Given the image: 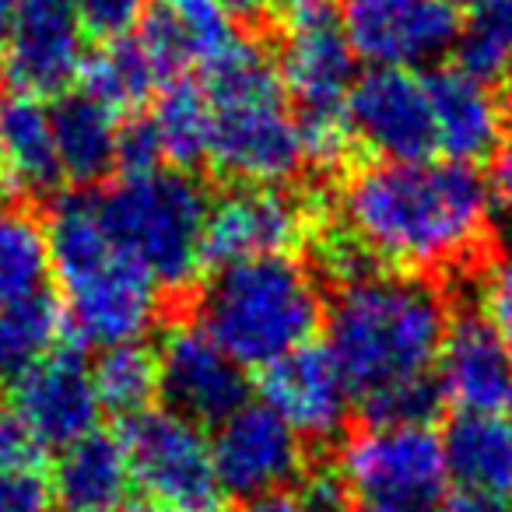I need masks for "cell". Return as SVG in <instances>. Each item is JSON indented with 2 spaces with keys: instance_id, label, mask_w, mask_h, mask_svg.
Returning <instances> with one entry per match:
<instances>
[{
  "instance_id": "cell-33",
  "label": "cell",
  "mask_w": 512,
  "mask_h": 512,
  "mask_svg": "<svg viewBox=\"0 0 512 512\" xmlns=\"http://www.w3.org/2000/svg\"><path fill=\"white\" fill-rule=\"evenodd\" d=\"M67 4L78 15L85 36L106 43V39L130 36L144 22L151 0H67Z\"/></svg>"
},
{
  "instance_id": "cell-28",
  "label": "cell",
  "mask_w": 512,
  "mask_h": 512,
  "mask_svg": "<svg viewBox=\"0 0 512 512\" xmlns=\"http://www.w3.org/2000/svg\"><path fill=\"white\" fill-rule=\"evenodd\" d=\"M64 327V306L46 292L0 306V386H11L43 362L57 348Z\"/></svg>"
},
{
  "instance_id": "cell-7",
  "label": "cell",
  "mask_w": 512,
  "mask_h": 512,
  "mask_svg": "<svg viewBox=\"0 0 512 512\" xmlns=\"http://www.w3.org/2000/svg\"><path fill=\"white\" fill-rule=\"evenodd\" d=\"M355 60L334 0H288L281 11L278 74L299 116L306 162L316 169H337L355 144L348 127Z\"/></svg>"
},
{
  "instance_id": "cell-1",
  "label": "cell",
  "mask_w": 512,
  "mask_h": 512,
  "mask_svg": "<svg viewBox=\"0 0 512 512\" xmlns=\"http://www.w3.org/2000/svg\"><path fill=\"white\" fill-rule=\"evenodd\" d=\"M337 225L376 267L428 278L481 260L495 225V193L467 162L376 158L344 179Z\"/></svg>"
},
{
  "instance_id": "cell-39",
  "label": "cell",
  "mask_w": 512,
  "mask_h": 512,
  "mask_svg": "<svg viewBox=\"0 0 512 512\" xmlns=\"http://www.w3.org/2000/svg\"><path fill=\"white\" fill-rule=\"evenodd\" d=\"M11 0H0V81H4V39H8V22H11Z\"/></svg>"
},
{
  "instance_id": "cell-26",
  "label": "cell",
  "mask_w": 512,
  "mask_h": 512,
  "mask_svg": "<svg viewBox=\"0 0 512 512\" xmlns=\"http://www.w3.org/2000/svg\"><path fill=\"white\" fill-rule=\"evenodd\" d=\"M50 235L25 200L0 193V306L46 292Z\"/></svg>"
},
{
  "instance_id": "cell-12",
  "label": "cell",
  "mask_w": 512,
  "mask_h": 512,
  "mask_svg": "<svg viewBox=\"0 0 512 512\" xmlns=\"http://www.w3.org/2000/svg\"><path fill=\"white\" fill-rule=\"evenodd\" d=\"M348 127L355 144L379 162H421L435 158V116L425 74L400 67H372L348 95Z\"/></svg>"
},
{
  "instance_id": "cell-9",
  "label": "cell",
  "mask_w": 512,
  "mask_h": 512,
  "mask_svg": "<svg viewBox=\"0 0 512 512\" xmlns=\"http://www.w3.org/2000/svg\"><path fill=\"white\" fill-rule=\"evenodd\" d=\"M120 442L130 481L148 498L179 512H221L225 488L218 481L211 439L200 432L197 421L172 407H148L134 418H123Z\"/></svg>"
},
{
  "instance_id": "cell-14",
  "label": "cell",
  "mask_w": 512,
  "mask_h": 512,
  "mask_svg": "<svg viewBox=\"0 0 512 512\" xmlns=\"http://www.w3.org/2000/svg\"><path fill=\"white\" fill-rule=\"evenodd\" d=\"M158 393L197 425H218L246 404V372L200 323H176L158 344Z\"/></svg>"
},
{
  "instance_id": "cell-32",
  "label": "cell",
  "mask_w": 512,
  "mask_h": 512,
  "mask_svg": "<svg viewBox=\"0 0 512 512\" xmlns=\"http://www.w3.org/2000/svg\"><path fill=\"white\" fill-rule=\"evenodd\" d=\"M53 481L43 456L0 463V512H53Z\"/></svg>"
},
{
  "instance_id": "cell-25",
  "label": "cell",
  "mask_w": 512,
  "mask_h": 512,
  "mask_svg": "<svg viewBox=\"0 0 512 512\" xmlns=\"http://www.w3.org/2000/svg\"><path fill=\"white\" fill-rule=\"evenodd\" d=\"M78 81L81 92L113 109L116 116L141 113V106L155 95V88L165 85L162 71H158L148 46L141 43V36L106 39L99 50L85 53Z\"/></svg>"
},
{
  "instance_id": "cell-18",
  "label": "cell",
  "mask_w": 512,
  "mask_h": 512,
  "mask_svg": "<svg viewBox=\"0 0 512 512\" xmlns=\"http://www.w3.org/2000/svg\"><path fill=\"white\" fill-rule=\"evenodd\" d=\"M439 400L460 414H502L512 418V348L481 313L449 320L439 362Z\"/></svg>"
},
{
  "instance_id": "cell-34",
  "label": "cell",
  "mask_w": 512,
  "mask_h": 512,
  "mask_svg": "<svg viewBox=\"0 0 512 512\" xmlns=\"http://www.w3.org/2000/svg\"><path fill=\"white\" fill-rule=\"evenodd\" d=\"M162 162V141H158L151 116H127L120 123V134H116V172L120 176H141V172L162 169Z\"/></svg>"
},
{
  "instance_id": "cell-24",
  "label": "cell",
  "mask_w": 512,
  "mask_h": 512,
  "mask_svg": "<svg viewBox=\"0 0 512 512\" xmlns=\"http://www.w3.org/2000/svg\"><path fill=\"white\" fill-rule=\"evenodd\" d=\"M60 176L71 186H95L116 169V113L92 95H60L50 106Z\"/></svg>"
},
{
  "instance_id": "cell-29",
  "label": "cell",
  "mask_w": 512,
  "mask_h": 512,
  "mask_svg": "<svg viewBox=\"0 0 512 512\" xmlns=\"http://www.w3.org/2000/svg\"><path fill=\"white\" fill-rule=\"evenodd\" d=\"M92 379L102 411L134 418V414L148 411L151 400L158 397V355L141 341L102 348V355L92 365Z\"/></svg>"
},
{
  "instance_id": "cell-35",
  "label": "cell",
  "mask_w": 512,
  "mask_h": 512,
  "mask_svg": "<svg viewBox=\"0 0 512 512\" xmlns=\"http://www.w3.org/2000/svg\"><path fill=\"white\" fill-rule=\"evenodd\" d=\"M477 299H481V316L512 348V253L484 264V274L477 281Z\"/></svg>"
},
{
  "instance_id": "cell-20",
  "label": "cell",
  "mask_w": 512,
  "mask_h": 512,
  "mask_svg": "<svg viewBox=\"0 0 512 512\" xmlns=\"http://www.w3.org/2000/svg\"><path fill=\"white\" fill-rule=\"evenodd\" d=\"M239 39L235 18L221 0H151L141 22V43L155 57L162 78L204 71Z\"/></svg>"
},
{
  "instance_id": "cell-27",
  "label": "cell",
  "mask_w": 512,
  "mask_h": 512,
  "mask_svg": "<svg viewBox=\"0 0 512 512\" xmlns=\"http://www.w3.org/2000/svg\"><path fill=\"white\" fill-rule=\"evenodd\" d=\"M151 123L162 141V155L172 169H186L207 162L211 155V102L200 81L169 78L151 109Z\"/></svg>"
},
{
  "instance_id": "cell-19",
  "label": "cell",
  "mask_w": 512,
  "mask_h": 512,
  "mask_svg": "<svg viewBox=\"0 0 512 512\" xmlns=\"http://www.w3.org/2000/svg\"><path fill=\"white\" fill-rule=\"evenodd\" d=\"M425 88L442 158L477 165L481 158L495 155L498 144L505 141V123H509L495 85L474 78L463 67H432L425 74Z\"/></svg>"
},
{
  "instance_id": "cell-2",
  "label": "cell",
  "mask_w": 512,
  "mask_h": 512,
  "mask_svg": "<svg viewBox=\"0 0 512 512\" xmlns=\"http://www.w3.org/2000/svg\"><path fill=\"white\" fill-rule=\"evenodd\" d=\"M327 348L369 421H428L439 404L435 362L449 309L428 278L365 271L327 306Z\"/></svg>"
},
{
  "instance_id": "cell-40",
  "label": "cell",
  "mask_w": 512,
  "mask_h": 512,
  "mask_svg": "<svg viewBox=\"0 0 512 512\" xmlns=\"http://www.w3.org/2000/svg\"><path fill=\"white\" fill-rule=\"evenodd\" d=\"M120 512H179V509H172V505L155 502V498H144V502H127Z\"/></svg>"
},
{
  "instance_id": "cell-41",
  "label": "cell",
  "mask_w": 512,
  "mask_h": 512,
  "mask_svg": "<svg viewBox=\"0 0 512 512\" xmlns=\"http://www.w3.org/2000/svg\"><path fill=\"white\" fill-rule=\"evenodd\" d=\"M456 4H460V8H481V4H488V0H456Z\"/></svg>"
},
{
  "instance_id": "cell-15",
  "label": "cell",
  "mask_w": 512,
  "mask_h": 512,
  "mask_svg": "<svg viewBox=\"0 0 512 512\" xmlns=\"http://www.w3.org/2000/svg\"><path fill=\"white\" fill-rule=\"evenodd\" d=\"M99 393L81 351L53 348L11 383V414L39 449H67L99 428Z\"/></svg>"
},
{
  "instance_id": "cell-4",
  "label": "cell",
  "mask_w": 512,
  "mask_h": 512,
  "mask_svg": "<svg viewBox=\"0 0 512 512\" xmlns=\"http://www.w3.org/2000/svg\"><path fill=\"white\" fill-rule=\"evenodd\" d=\"M46 235L50 271L64 292V323L81 344L116 348L155 327L162 288L116 249L95 197H60Z\"/></svg>"
},
{
  "instance_id": "cell-6",
  "label": "cell",
  "mask_w": 512,
  "mask_h": 512,
  "mask_svg": "<svg viewBox=\"0 0 512 512\" xmlns=\"http://www.w3.org/2000/svg\"><path fill=\"white\" fill-rule=\"evenodd\" d=\"M109 239L158 288L183 292L200 278L211 197L186 169H151L120 176L95 197Z\"/></svg>"
},
{
  "instance_id": "cell-5",
  "label": "cell",
  "mask_w": 512,
  "mask_h": 512,
  "mask_svg": "<svg viewBox=\"0 0 512 512\" xmlns=\"http://www.w3.org/2000/svg\"><path fill=\"white\" fill-rule=\"evenodd\" d=\"M197 309L200 327L242 369H264L274 358L309 344L327 320L320 281L292 256L214 267Z\"/></svg>"
},
{
  "instance_id": "cell-37",
  "label": "cell",
  "mask_w": 512,
  "mask_h": 512,
  "mask_svg": "<svg viewBox=\"0 0 512 512\" xmlns=\"http://www.w3.org/2000/svg\"><path fill=\"white\" fill-rule=\"evenodd\" d=\"M221 4L239 22H267V18H278L288 8V0H221Z\"/></svg>"
},
{
  "instance_id": "cell-13",
  "label": "cell",
  "mask_w": 512,
  "mask_h": 512,
  "mask_svg": "<svg viewBox=\"0 0 512 512\" xmlns=\"http://www.w3.org/2000/svg\"><path fill=\"white\" fill-rule=\"evenodd\" d=\"M302 435L274 407L239 404L228 418L214 425L211 453L225 495L256 498L288 488L306 470Z\"/></svg>"
},
{
  "instance_id": "cell-11",
  "label": "cell",
  "mask_w": 512,
  "mask_h": 512,
  "mask_svg": "<svg viewBox=\"0 0 512 512\" xmlns=\"http://www.w3.org/2000/svg\"><path fill=\"white\" fill-rule=\"evenodd\" d=\"M351 50L372 67H435L463 29L456 0H344Z\"/></svg>"
},
{
  "instance_id": "cell-30",
  "label": "cell",
  "mask_w": 512,
  "mask_h": 512,
  "mask_svg": "<svg viewBox=\"0 0 512 512\" xmlns=\"http://www.w3.org/2000/svg\"><path fill=\"white\" fill-rule=\"evenodd\" d=\"M456 67L498 85L512 74V0H488L470 8L456 39Z\"/></svg>"
},
{
  "instance_id": "cell-22",
  "label": "cell",
  "mask_w": 512,
  "mask_h": 512,
  "mask_svg": "<svg viewBox=\"0 0 512 512\" xmlns=\"http://www.w3.org/2000/svg\"><path fill=\"white\" fill-rule=\"evenodd\" d=\"M50 481L60 512H120L134 484L120 435L99 428L60 449Z\"/></svg>"
},
{
  "instance_id": "cell-3",
  "label": "cell",
  "mask_w": 512,
  "mask_h": 512,
  "mask_svg": "<svg viewBox=\"0 0 512 512\" xmlns=\"http://www.w3.org/2000/svg\"><path fill=\"white\" fill-rule=\"evenodd\" d=\"M200 74L211 102L207 162L232 183H292L306 165V148L299 116L271 53L239 36Z\"/></svg>"
},
{
  "instance_id": "cell-36",
  "label": "cell",
  "mask_w": 512,
  "mask_h": 512,
  "mask_svg": "<svg viewBox=\"0 0 512 512\" xmlns=\"http://www.w3.org/2000/svg\"><path fill=\"white\" fill-rule=\"evenodd\" d=\"M491 193H495V204L512 218V134H505V141L498 144V151H495Z\"/></svg>"
},
{
  "instance_id": "cell-17",
  "label": "cell",
  "mask_w": 512,
  "mask_h": 512,
  "mask_svg": "<svg viewBox=\"0 0 512 512\" xmlns=\"http://www.w3.org/2000/svg\"><path fill=\"white\" fill-rule=\"evenodd\" d=\"M260 397L281 414L302 439H334L351 414V390L327 341L302 344L260 369Z\"/></svg>"
},
{
  "instance_id": "cell-31",
  "label": "cell",
  "mask_w": 512,
  "mask_h": 512,
  "mask_svg": "<svg viewBox=\"0 0 512 512\" xmlns=\"http://www.w3.org/2000/svg\"><path fill=\"white\" fill-rule=\"evenodd\" d=\"M242 512H355V505H351L341 477L330 470H316L288 488L246 498Z\"/></svg>"
},
{
  "instance_id": "cell-21",
  "label": "cell",
  "mask_w": 512,
  "mask_h": 512,
  "mask_svg": "<svg viewBox=\"0 0 512 512\" xmlns=\"http://www.w3.org/2000/svg\"><path fill=\"white\" fill-rule=\"evenodd\" d=\"M64 183L60 176L53 113L39 95L15 92L0 99V193L43 197Z\"/></svg>"
},
{
  "instance_id": "cell-23",
  "label": "cell",
  "mask_w": 512,
  "mask_h": 512,
  "mask_svg": "<svg viewBox=\"0 0 512 512\" xmlns=\"http://www.w3.org/2000/svg\"><path fill=\"white\" fill-rule=\"evenodd\" d=\"M449 481L460 495H512V421L502 414H456L442 435Z\"/></svg>"
},
{
  "instance_id": "cell-16",
  "label": "cell",
  "mask_w": 512,
  "mask_h": 512,
  "mask_svg": "<svg viewBox=\"0 0 512 512\" xmlns=\"http://www.w3.org/2000/svg\"><path fill=\"white\" fill-rule=\"evenodd\" d=\"M85 64V29L67 0H18L4 39V74L18 92L64 95Z\"/></svg>"
},
{
  "instance_id": "cell-38",
  "label": "cell",
  "mask_w": 512,
  "mask_h": 512,
  "mask_svg": "<svg viewBox=\"0 0 512 512\" xmlns=\"http://www.w3.org/2000/svg\"><path fill=\"white\" fill-rule=\"evenodd\" d=\"M446 512H505V502H495V498H477V495H456Z\"/></svg>"
},
{
  "instance_id": "cell-10",
  "label": "cell",
  "mask_w": 512,
  "mask_h": 512,
  "mask_svg": "<svg viewBox=\"0 0 512 512\" xmlns=\"http://www.w3.org/2000/svg\"><path fill=\"white\" fill-rule=\"evenodd\" d=\"M320 211L288 186L232 183L211 200L204 232L207 267H228L260 256H288L295 246L313 239Z\"/></svg>"
},
{
  "instance_id": "cell-8",
  "label": "cell",
  "mask_w": 512,
  "mask_h": 512,
  "mask_svg": "<svg viewBox=\"0 0 512 512\" xmlns=\"http://www.w3.org/2000/svg\"><path fill=\"white\" fill-rule=\"evenodd\" d=\"M355 512H442L449 488L442 435L428 421H369L341 446Z\"/></svg>"
}]
</instances>
